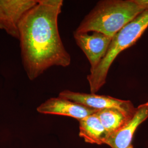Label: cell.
I'll list each match as a JSON object with an SVG mask.
<instances>
[{
	"label": "cell",
	"instance_id": "obj_7",
	"mask_svg": "<svg viewBox=\"0 0 148 148\" xmlns=\"http://www.w3.org/2000/svg\"><path fill=\"white\" fill-rule=\"evenodd\" d=\"M38 112L71 117L78 121L95 114L98 110L83 106L62 97L51 98L37 108Z\"/></svg>",
	"mask_w": 148,
	"mask_h": 148
},
{
	"label": "cell",
	"instance_id": "obj_2",
	"mask_svg": "<svg viewBox=\"0 0 148 148\" xmlns=\"http://www.w3.org/2000/svg\"><path fill=\"white\" fill-rule=\"evenodd\" d=\"M147 10L139 0L101 1L85 16L75 32H99L112 38Z\"/></svg>",
	"mask_w": 148,
	"mask_h": 148
},
{
	"label": "cell",
	"instance_id": "obj_3",
	"mask_svg": "<svg viewBox=\"0 0 148 148\" xmlns=\"http://www.w3.org/2000/svg\"><path fill=\"white\" fill-rule=\"evenodd\" d=\"M148 27V10H147L122 27L112 38L104 58L87 76L91 93L97 92L106 84L109 70L117 56L136 42Z\"/></svg>",
	"mask_w": 148,
	"mask_h": 148
},
{
	"label": "cell",
	"instance_id": "obj_8",
	"mask_svg": "<svg viewBox=\"0 0 148 148\" xmlns=\"http://www.w3.org/2000/svg\"><path fill=\"white\" fill-rule=\"evenodd\" d=\"M148 118V102L140 105L132 118L116 132L109 136L105 142L111 148H128L132 145L138 127Z\"/></svg>",
	"mask_w": 148,
	"mask_h": 148
},
{
	"label": "cell",
	"instance_id": "obj_1",
	"mask_svg": "<svg viewBox=\"0 0 148 148\" xmlns=\"http://www.w3.org/2000/svg\"><path fill=\"white\" fill-rule=\"evenodd\" d=\"M63 0H38L19 23L22 63L30 80L53 66L66 67L71 57L59 35Z\"/></svg>",
	"mask_w": 148,
	"mask_h": 148
},
{
	"label": "cell",
	"instance_id": "obj_5",
	"mask_svg": "<svg viewBox=\"0 0 148 148\" xmlns=\"http://www.w3.org/2000/svg\"><path fill=\"white\" fill-rule=\"evenodd\" d=\"M74 38L76 44L85 53L90 65V71H93L104 58L112 37L97 32H74Z\"/></svg>",
	"mask_w": 148,
	"mask_h": 148
},
{
	"label": "cell",
	"instance_id": "obj_4",
	"mask_svg": "<svg viewBox=\"0 0 148 148\" xmlns=\"http://www.w3.org/2000/svg\"><path fill=\"white\" fill-rule=\"evenodd\" d=\"M59 97L96 110L117 109L130 118L133 116L136 110V108L131 101L121 100L108 95H98L95 93L88 94L64 90L59 93Z\"/></svg>",
	"mask_w": 148,
	"mask_h": 148
},
{
	"label": "cell",
	"instance_id": "obj_9",
	"mask_svg": "<svg viewBox=\"0 0 148 148\" xmlns=\"http://www.w3.org/2000/svg\"><path fill=\"white\" fill-rule=\"evenodd\" d=\"M79 121V136L90 144H105L109 134L95 114L90 115Z\"/></svg>",
	"mask_w": 148,
	"mask_h": 148
},
{
	"label": "cell",
	"instance_id": "obj_10",
	"mask_svg": "<svg viewBox=\"0 0 148 148\" xmlns=\"http://www.w3.org/2000/svg\"><path fill=\"white\" fill-rule=\"evenodd\" d=\"M95 114L99 119L109 136L116 132L132 118H130L122 111L115 109L98 110Z\"/></svg>",
	"mask_w": 148,
	"mask_h": 148
},
{
	"label": "cell",
	"instance_id": "obj_11",
	"mask_svg": "<svg viewBox=\"0 0 148 148\" xmlns=\"http://www.w3.org/2000/svg\"><path fill=\"white\" fill-rule=\"evenodd\" d=\"M128 148H133L132 145H130V147H129Z\"/></svg>",
	"mask_w": 148,
	"mask_h": 148
},
{
	"label": "cell",
	"instance_id": "obj_6",
	"mask_svg": "<svg viewBox=\"0 0 148 148\" xmlns=\"http://www.w3.org/2000/svg\"><path fill=\"white\" fill-rule=\"evenodd\" d=\"M38 0H0V29L19 39V23Z\"/></svg>",
	"mask_w": 148,
	"mask_h": 148
}]
</instances>
